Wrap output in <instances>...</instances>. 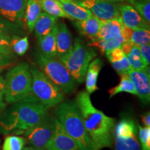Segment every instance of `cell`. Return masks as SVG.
<instances>
[{"mask_svg":"<svg viewBox=\"0 0 150 150\" xmlns=\"http://www.w3.org/2000/svg\"><path fill=\"white\" fill-rule=\"evenodd\" d=\"M75 103L81 114L93 150L111 147L115 120L97 109L93 106L88 92L82 91L79 93Z\"/></svg>","mask_w":150,"mask_h":150,"instance_id":"obj_1","label":"cell"},{"mask_svg":"<svg viewBox=\"0 0 150 150\" xmlns=\"http://www.w3.org/2000/svg\"><path fill=\"white\" fill-rule=\"evenodd\" d=\"M49 113L47 109L33 95L15 103L4 110L0 116V132L8 134L23 133L38 123Z\"/></svg>","mask_w":150,"mask_h":150,"instance_id":"obj_2","label":"cell"},{"mask_svg":"<svg viewBox=\"0 0 150 150\" xmlns=\"http://www.w3.org/2000/svg\"><path fill=\"white\" fill-rule=\"evenodd\" d=\"M56 112L57 120L61 126L76 142L81 150H93L83 118L76 103L61 102L59 104Z\"/></svg>","mask_w":150,"mask_h":150,"instance_id":"obj_3","label":"cell"},{"mask_svg":"<svg viewBox=\"0 0 150 150\" xmlns=\"http://www.w3.org/2000/svg\"><path fill=\"white\" fill-rule=\"evenodd\" d=\"M95 56L94 50L76 38L69 52L58 59L66 67L75 81L81 83L85 80L90 63Z\"/></svg>","mask_w":150,"mask_h":150,"instance_id":"obj_4","label":"cell"},{"mask_svg":"<svg viewBox=\"0 0 150 150\" xmlns=\"http://www.w3.org/2000/svg\"><path fill=\"white\" fill-rule=\"evenodd\" d=\"M31 95V75L27 63H19L5 79V102L13 104Z\"/></svg>","mask_w":150,"mask_h":150,"instance_id":"obj_5","label":"cell"},{"mask_svg":"<svg viewBox=\"0 0 150 150\" xmlns=\"http://www.w3.org/2000/svg\"><path fill=\"white\" fill-rule=\"evenodd\" d=\"M34 60L38 67L59 86L63 93L70 94L74 91L76 82L59 59L47 56L40 52H37L35 54Z\"/></svg>","mask_w":150,"mask_h":150,"instance_id":"obj_6","label":"cell"},{"mask_svg":"<svg viewBox=\"0 0 150 150\" xmlns=\"http://www.w3.org/2000/svg\"><path fill=\"white\" fill-rule=\"evenodd\" d=\"M31 75V95L38 99L47 109L63 102L64 93L49 79L40 69L29 66Z\"/></svg>","mask_w":150,"mask_h":150,"instance_id":"obj_7","label":"cell"},{"mask_svg":"<svg viewBox=\"0 0 150 150\" xmlns=\"http://www.w3.org/2000/svg\"><path fill=\"white\" fill-rule=\"evenodd\" d=\"M114 150H142L138 140L137 124L129 117H124L114 128Z\"/></svg>","mask_w":150,"mask_h":150,"instance_id":"obj_8","label":"cell"},{"mask_svg":"<svg viewBox=\"0 0 150 150\" xmlns=\"http://www.w3.org/2000/svg\"><path fill=\"white\" fill-rule=\"evenodd\" d=\"M56 118L47 114L41 120L23 134L26 140L35 149H45L53 134Z\"/></svg>","mask_w":150,"mask_h":150,"instance_id":"obj_9","label":"cell"},{"mask_svg":"<svg viewBox=\"0 0 150 150\" xmlns=\"http://www.w3.org/2000/svg\"><path fill=\"white\" fill-rule=\"evenodd\" d=\"M75 2L87 8L91 11L92 15L102 21L120 18V4L121 3L109 2L100 0H83Z\"/></svg>","mask_w":150,"mask_h":150,"instance_id":"obj_10","label":"cell"},{"mask_svg":"<svg viewBox=\"0 0 150 150\" xmlns=\"http://www.w3.org/2000/svg\"><path fill=\"white\" fill-rule=\"evenodd\" d=\"M27 1L0 0V16L17 25H22Z\"/></svg>","mask_w":150,"mask_h":150,"instance_id":"obj_11","label":"cell"},{"mask_svg":"<svg viewBox=\"0 0 150 150\" xmlns=\"http://www.w3.org/2000/svg\"><path fill=\"white\" fill-rule=\"evenodd\" d=\"M46 150H81L73 139L67 134L56 118L53 134L45 146Z\"/></svg>","mask_w":150,"mask_h":150,"instance_id":"obj_12","label":"cell"},{"mask_svg":"<svg viewBox=\"0 0 150 150\" xmlns=\"http://www.w3.org/2000/svg\"><path fill=\"white\" fill-rule=\"evenodd\" d=\"M132 81L136 88L137 96L144 104H147L150 101V76L143 70H135L131 69L127 73Z\"/></svg>","mask_w":150,"mask_h":150,"instance_id":"obj_13","label":"cell"},{"mask_svg":"<svg viewBox=\"0 0 150 150\" xmlns=\"http://www.w3.org/2000/svg\"><path fill=\"white\" fill-rule=\"evenodd\" d=\"M120 13L122 22L125 27L132 29L140 27L149 29V26L143 21L139 13L131 4L121 3Z\"/></svg>","mask_w":150,"mask_h":150,"instance_id":"obj_14","label":"cell"},{"mask_svg":"<svg viewBox=\"0 0 150 150\" xmlns=\"http://www.w3.org/2000/svg\"><path fill=\"white\" fill-rule=\"evenodd\" d=\"M72 46V38L66 24L61 22L56 33V56L57 59L65 55Z\"/></svg>","mask_w":150,"mask_h":150,"instance_id":"obj_15","label":"cell"},{"mask_svg":"<svg viewBox=\"0 0 150 150\" xmlns=\"http://www.w3.org/2000/svg\"><path fill=\"white\" fill-rule=\"evenodd\" d=\"M102 20L92 15L88 18L74 22L75 27L81 35L88 38L91 41L96 38L97 33L102 25Z\"/></svg>","mask_w":150,"mask_h":150,"instance_id":"obj_16","label":"cell"},{"mask_svg":"<svg viewBox=\"0 0 150 150\" xmlns=\"http://www.w3.org/2000/svg\"><path fill=\"white\" fill-rule=\"evenodd\" d=\"M122 27L123 24L120 18L102 21V25H101L100 29L99 30V32L97 33L95 40L110 38L121 35Z\"/></svg>","mask_w":150,"mask_h":150,"instance_id":"obj_17","label":"cell"},{"mask_svg":"<svg viewBox=\"0 0 150 150\" xmlns=\"http://www.w3.org/2000/svg\"><path fill=\"white\" fill-rule=\"evenodd\" d=\"M59 24H56L50 33L38 38V45L40 52L44 55L50 57L56 56V33Z\"/></svg>","mask_w":150,"mask_h":150,"instance_id":"obj_18","label":"cell"},{"mask_svg":"<svg viewBox=\"0 0 150 150\" xmlns=\"http://www.w3.org/2000/svg\"><path fill=\"white\" fill-rule=\"evenodd\" d=\"M61 4L62 8L70 20H83L92 16L91 12L87 8L79 5L73 0H58Z\"/></svg>","mask_w":150,"mask_h":150,"instance_id":"obj_19","label":"cell"},{"mask_svg":"<svg viewBox=\"0 0 150 150\" xmlns=\"http://www.w3.org/2000/svg\"><path fill=\"white\" fill-rule=\"evenodd\" d=\"M103 65L104 63L102 60L100 59H95L90 63L88 67L85 80L86 92L89 94L95 93L98 90V87L97 86V79Z\"/></svg>","mask_w":150,"mask_h":150,"instance_id":"obj_20","label":"cell"},{"mask_svg":"<svg viewBox=\"0 0 150 150\" xmlns=\"http://www.w3.org/2000/svg\"><path fill=\"white\" fill-rule=\"evenodd\" d=\"M58 18L50 16L45 12H42L35 22L33 31L37 38L44 36L51 31L52 28L57 24Z\"/></svg>","mask_w":150,"mask_h":150,"instance_id":"obj_21","label":"cell"},{"mask_svg":"<svg viewBox=\"0 0 150 150\" xmlns=\"http://www.w3.org/2000/svg\"><path fill=\"white\" fill-rule=\"evenodd\" d=\"M42 13V8L37 0H28L26 6L24 20L29 32H32L35 22Z\"/></svg>","mask_w":150,"mask_h":150,"instance_id":"obj_22","label":"cell"},{"mask_svg":"<svg viewBox=\"0 0 150 150\" xmlns=\"http://www.w3.org/2000/svg\"><path fill=\"white\" fill-rule=\"evenodd\" d=\"M125 42L122 35L119 36L110 38L102 39V40H96L92 41L88 46L95 47L98 49L102 53H106L115 48L120 47L122 43Z\"/></svg>","mask_w":150,"mask_h":150,"instance_id":"obj_23","label":"cell"},{"mask_svg":"<svg viewBox=\"0 0 150 150\" xmlns=\"http://www.w3.org/2000/svg\"><path fill=\"white\" fill-rule=\"evenodd\" d=\"M40 5L41 8L47 13L56 18L70 19L67 15L63 11L61 4L58 0H37Z\"/></svg>","mask_w":150,"mask_h":150,"instance_id":"obj_24","label":"cell"},{"mask_svg":"<svg viewBox=\"0 0 150 150\" xmlns=\"http://www.w3.org/2000/svg\"><path fill=\"white\" fill-rule=\"evenodd\" d=\"M120 82L115 87L112 88L108 91L110 95V98L114 97L117 94L121 93H128L136 95V91L135 88L134 84L131 81L128 75L127 74H123L120 75Z\"/></svg>","mask_w":150,"mask_h":150,"instance_id":"obj_25","label":"cell"},{"mask_svg":"<svg viewBox=\"0 0 150 150\" xmlns=\"http://www.w3.org/2000/svg\"><path fill=\"white\" fill-rule=\"evenodd\" d=\"M127 57L133 70H143L148 65L144 61L143 58L142 57L139 46L136 45L134 44L132 50L130 53L127 54Z\"/></svg>","mask_w":150,"mask_h":150,"instance_id":"obj_26","label":"cell"},{"mask_svg":"<svg viewBox=\"0 0 150 150\" xmlns=\"http://www.w3.org/2000/svg\"><path fill=\"white\" fill-rule=\"evenodd\" d=\"M130 4L139 13L143 21L147 25L150 24L149 0H131Z\"/></svg>","mask_w":150,"mask_h":150,"instance_id":"obj_27","label":"cell"},{"mask_svg":"<svg viewBox=\"0 0 150 150\" xmlns=\"http://www.w3.org/2000/svg\"><path fill=\"white\" fill-rule=\"evenodd\" d=\"M130 42L138 46L142 45L149 44V29L140 27L133 29V33Z\"/></svg>","mask_w":150,"mask_h":150,"instance_id":"obj_28","label":"cell"},{"mask_svg":"<svg viewBox=\"0 0 150 150\" xmlns=\"http://www.w3.org/2000/svg\"><path fill=\"white\" fill-rule=\"evenodd\" d=\"M29 47V43L27 36L20 38L18 35H13L11 40V47L14 53L18 54V56H23L27 52Z\"/></svg>","mask_w":150,"mask_h":150,"instance_id":"obj_29","label":"cell"},{"mask_svg":"<svg viewBox=\"0 0 150 150\" xmlns=\"http://www.w3.org/2000/svg\"><path fill=\"white\" fill-rule=\"evenodd\" d=\"M26 139L18 136H8L5 138L2 150H22L24 147Z\"/></svg>","mask_w":150,"mask_h":150,"instance_id":"obj_30","label":"cell"},{"mask_svg":"<svg viewBox=\"0 0 150 150\" xmlns=\"http://www.w3.org/2000/svg\"><path fill=\"white\" fill-rule=\"evenodd\" d=\"M138 127V137L139 143L142 150H150V127Z\"/></svg>","mask_w":150,"mask_h":150,"instance_id":"obj_31","label":"cell"},{"mask_svg":"<svg viewBox=\"0 0 150 150\" xmlns=\"http://www.w3.org/2000/svg\"><path fill=\"white\" fill-rule=\"evenodd\" d=\"M12 36L7 33H0V53L14 55L11 47Z\"/></svg>","mask_w":150,"mask_h":150,"instance_id":"obj_32","label":"cell"},{"mask_svg":"<svg viewBox=\"0 0 150 150\" xmlns=\"http://www.w3.org/2000/svg\"><path fill=\"white\" fill-rule=\"evenodd\" d=\"M20 31V26L12 23L0 16V33L11 35V33H19Z\"/></svg>","mask_w":150,"mask_h":150,"instance_id":"obj_33","label":"cell"},{"mask_svg":"<svg viewBox=\"0 0 150 150\" xmlns=\"http://www.w3.org/2000/svg\"><path fill=\"white\" fill-rule=\"evenodd\" d=\"M111 64L112 65V67L114 68V70L118 73L119 75L127 74L129 70L132 69L127 56H124L122 59L120 60V61L113 62Z\"/></svg>","mask_w":150,"mask_h":150,"instance_id":"obj_34","label":"cell"},{"mask_svg":"<svg viewBox=\"0 0 150 150\" xmlns=\"http://www.w3.org/2000/svg\"><path fill=\"white\" fill-rule=\"evenodd\" d=\"M106 55L107 59H108L110 63H113V62H116L121 60L125 55L124 52L122 51L120 47L115 48L114 50H110L109 52H106Z\"/></svg>","mask_w":150,"mask_h":150,"instance_id":"obj_35","label":"cell"},{"mask_svg":"<svg viewBox=\"0 0 150 150\" xmlns=\"http://www.w3.org/2000/svg\"><path fill=\"white\" fill-rule=\"evenodd\" d=\"M5 93V78L0 73V112H2L6 108L4 99Z\"/></svg>","mask_w":150,"mask_h":150,"instance_id":"obj_36","label":"cell"},{"mask_svg":"<svg viewBox=\"0 0 150 150\" xmlns=\"http://www.w3.org/2000/svg\"><path fill=\"white\" fill-rule=\"evenodd\" d=\"M16 59L15 55L0 53V68L8 66L13 63Z\"/></svg>","mask_w":150,"mask_h":150,"instance_id":"obj_37","label":"cell"},{"mask_svg":"<svg viewBox=\"0 0 150 150\" xmlns=\"http://www.w3.org/2000/svg\"><path fill=\"white\" fill-rule=\"evenodd\" d=\"M140 52L144 61L148 65L150 63V45L145 44L139 46Z\"/></svg>","mask_w":150,"mask_h":150,"instance_id":"obj_38","label":"cell"},{"mask_svg":"<svg viewBox=\"0 0 150 150\" xmlns=\"http://www.w3.org/2000/svg\"><path fill=\"white\" fill-rule=\"evenodd\" d=\"M133 33V29H130V28L125 27V25H123L122 28V31H121V35L123 38L125 42H130L131 35H132Z\"/></svg>","mask_w":150,"mask_h":150,"instance_id":"obj_39","label":"cell"},{"mask_svg":"<svg viewBox=\"0 0 150 150\" xmlns=\"http://www.w3.org/2000/svg\"><path fill=\"white\" fill-rule=\"evenodd\" d=\"M141 120L142 122H143L144 125H145V127H150V113L149 112H145L144 115L141 116Z\"/></svg>","mask_w":150,"mask_h":150,"instance_id":"obj_40","label":"cell"},{"mask_svg":"<svg viewBox=\"0 0 150 150\" xmlns=\"http://www.w3.org/2000/svg\"><path fill=\"white\" fill-rule=\"evenodd\" d=\"M100 1H109V2H114V3H124L125 2V0H100Z\"/></svg>","mask_w":150,"mask_h":150,"instance_id":"obj_41","label":"cell"},{"mask_svg":"<svg viewBox=\"0 0 150 150\" xmlns=\"http://www.w3.org/2000/svg\"><path fill=\"white\" fill-rule=\"evenodd\" d=\"M22 150H34V148H33V147H31H31H24Z\"/></svg>","mask_w":150,"mask_h":150,"instance_id":"obj_42","label":"cell"},{"mask_svg":"<svg viewBox=\"0 0 150 150\" xmlns=\"http://www.w3.org/2000/svg\"><path fill=\"white\" fill-rule=\"evenodd\" d=\"M34 150H46V149H35V148H34Z\"/></svg>","mask_w":150,"mask_h":150,"instance_id":"obj_43","label":"cell"},{"mask_svg":"<svg viewBox=\"0 0 150 150\" xmlns=\"http://www.w3.org/2000/svg\"><path fill=\"white\" fill-rule=\"evenodd\" d=\"M73 1H83V0H73Z\"/></svg>","mask_w":150,"mask_h":150,"instance_id":"obj_44","label":"cell"},{"mask_svg":"<svg viewBox=\"0 0 150 150\" xmlns=\"http://www.w3.org/2000/svg\"><path fill=\"white\" fill-rule=\"evenodd\" d=\"M1 70H2V68H0V72H1Z\"/></svg>","mask_w":150,"mask_h":150,"instance_id":"obj_45","label":"cell"}]
</instances>
